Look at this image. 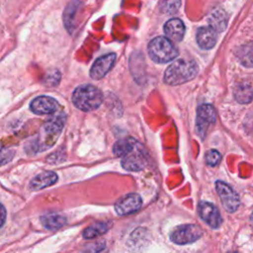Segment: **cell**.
Wrapping results in <instances>:
<instances>
[{
  "instance_id": "obj_20",
  "label": "cell",
  "mask_w": 253,
  "mask_h": 253,
  "mask_svg": "<svg viewBox=\"0 0 253 253\" xmlns=\"http://www.w3.org/2000/svg\"><path fill=\"white\" fill-rule=\"evenodd\" d=\"M234 98L241 104H247L253 99V89L248 84H239L234 90Z\"/></svg>"
},
{
  "instance_id": "obj_11",
  "label": "cell",
  "mask_w": 253,
  "mask_h": 253,
  "mask_svg": "<svg viewBox=\"0 0 253 253\" xmlns=\"http://www.w3.org/2000/svg\"><path fill=\"white\" fill-rule=\"evenodd\" d=\"M59 105L55 99L49 96H39L35 98L30 105L32 112L36 115H51L54 114Z\"/></svg>"
},
{
  "instance_id": "obj_2",
  "label": "cell",
  "mask_w": 253,
  "mask_h": 253,
  "mask_svg": "<svg viewBox=\"0 0 253 253\" xmlns=\"http://www.w3.org/2000/svg\"><path fill=\"white\" fill-rule=\"evenodd\" d=\"M195 61L178 59L169 65L164 73V82L169 85H179L193 79L198 73Z\"/></svg>"
},
{
  "instance_id": "obj_25",
  "label": "cell",
  "mask_w": 253,
  "mask_h": 253,
  "mask_svg": "<svg viewBox=\"0 0 253 253\" xmlns=\"http://www.w3.org/2000/svg\"><path fill=\"white\" fill-rule=\"evenodd\" d=\"M6 220V210L2 204H0V227L3 226Z\"/></svg>"
},
{
  "instance_id": "obj_15",
  "label": "cell",
  "mask_w": 253,
  "mask_h": 253,
  "mask_svg": "<svg viewBox=\"0 0 253 253\" xmlns=\"http://www.w3.org/2000/svg\"><path fill=\"white\" fill-rule=\"evenodd\" d=\"M197 42L204 49L212 48L216 42V32L210 26L202 27L197 32Z\"/></svg>"
},
{
  "instance_id": "obj_21",
  "label": "cell",
  "mask_w": 253,
  "mask_h": 253,
  "mask_svg": "<svg viewBox=\"0 0 253 253\" xmlns=\"http://www.w3.org/2000/svg\"><path fill=\"white\" fill-rule=\"evenodd\" d=\"M210 27L214 30L215 32H222L226 27V16L222 11L216 10L214 13H212L209 19Z\"/></svg>"
},
{
  "instance_id": "obj_17",
  "label": "cell",
  "mask_w": 253,
  "mask_h": 253,
  "mask_svg": "<svg viewBox=\"0 0 253 253\" xmlns=\"http://www.w3.org/2000/svg\"><path fill=\"white\" fill-rule=\"evenodd\" d=\"M111 225H112V223L108 222V221H100V222L93 223L84 229L83 237L85 239L96 238V237L106 233L110 229Z\"/></svg>"
},
{
  "instance_id": "obj_26",
  "label": "cell",
  "mask_w": 253,
  "mask_h": 253,
  "mask_svg": "<svg viewBox=\"0 0 253 253\" xmlns=\"http://www.w3.org/2000/svg\"><path fill=\"white\" fill-rule=\"evenodd\" d=\"M251 221H252V222H253V213H252V214H251Z\"/></svg>"
},
{
  "instance_id": "obj_23",
  "label": "cell",
  "mask_w": 253,
  "mask_h": 253,
  "mask_svg": "<svg viewBox=\"0 0 253 253\" xmlns=\"http://www.w3.org/2000/svg\"><path fill=\"white\" fill-rule=\"evenodd\" d=\"M13 156H14L13 149L0 145V166L10 162L12 160Z\"/></svg>"
},
{
  "instance_id": "obj_22",
  "label": "cell",
  "mask_w": 253,
  "mask_h": 253,
  "mask_svg": "<svg viewBox=\"0 0 253 253\" xmlns=\"http://www.w3.org/2000/svg\"><path fill=\"white\" fill-rule=\"evenodd\" d=\"M221 160L220 153L215 149H211L206 154V162L210 166H216Z\"/></svg>"
},
{
  "instance_id": "obj_16",
  "label": "cell",
  "mask_w": 253,
  "mask_h": 253,
  "mask_svg": "<svg viewBox=\"0 0 253 253\" xmlns=\"http://www.w3.org/2000/svg\"><path fill=\"white\" fill-rule=\"evenodd\" d=\"M236 56L242 65L253 68V42H246L239 46L236 51Z\"/></svg>"
},
{
  "instance_id": "obj_8",
  "label": "cell",
  "mask_w": 253,
  "mask_h": 253,
  "mask_svg": "<svg viewBox=\"0 0 253 253\" xmlns=\"http://www.w3.org/2000/svg\"><path fill=\"white\" fill-rule=\"evenodd\" d=\"M142 205V200L138 194L130 193L121 198L115 204V211L119 215H127L137 211Z\"/></svg>"
},
{
  "instance_id": "obj_12",
  "label": "cell",
  "mask_w": 253,
  "mask_h": 253,
  "mask_svg": "<svg viewBox=\"0 0 253 253\" xmlns=\"http://www.w3.org/2000/svg\"><path fill=\"white\" fill-rule=\"evenodd\" d=\"M115 60H116L115 53H109L97 58L90 69L91 78L95 80H99L103 78L113 67Z\"/></svg>"
},
{
  "instance_id": "obj_6",
  "label": "cell",
  "mask_w": 253,
  "mask_h": 253,
  "mask_svg": "<svg viewBox=\"0 0 253 253\" xmlns=\"http://www.w3.org/2000/svg\"><path fill=\"white\" fill-rule=\"evenodd\" d=\"M203 235V230L197 224H182L170 233V239L175 244L184 245L193 243Z\"/></svg>"
},
{
  "instance_id": "obj_3",
  "label": "cell",
  "mask_w": 253,
  "mask_h": 253,
  "mask_svg": "<svg viewBox=\"0 0 253 253\" xmlns=\"http://www.w3.org/2000/svg\"><path fill=\"white\" fill-rule=\"evenodd\" d=\"M103 101L102 92L91 84L78 86L72 94V103L74 106L84 112H90L98 109Z\"/></svg>"
},
{
  "instance_id": "obj_5",
  "label": "cell",
  "mask_w": 253,
  "mask_h": 253,
  "mask_svg": "<svg viewBox=\"0 0 253 253\" xmlns=\"http://www.w3.org/2000/svg\"><path fill=\"white\" fill-rule=\"evenodd\" d=\"M64 125V116L62 114L51 117L42 126V135L37 140V151H42L53 145L59 136Z\"/></svg>"
},
{
  "instance_id": "obj_24",
  "label": "cell",
  "mask_w": 253,
  "mask_h": 253,
  "mask_svg": "<svg viewBox=\"0 0 253 253\" xmlns=\"http://www.w3.org/2000/svg\"><path fill=\"white\" fill-rule=\"evenodd\" d=\"M59 78H60L59 72L57 70H54L52 72V75H50V73H46L44 77V81H45L44 83L45 85H48V86H54V85H57Z\"/></svg>"
},
{
  "instance_id": "obj_14",
  "label": "cell",
  "mask_w": 253,
  "mask_h": 253,
  "mask_svg": "<svg viewBox=\"0 0 253 253\" xmlns=\"http://www.w3.org/2000/svg\"><path fill=\"white\" fill-rule=\"evenodd\" d=\"M58 177L57 174L53 171H43L40 174H38L37 176H35L30 184H29V188L33 191H38V190H42L43 188L49 187L53 184L56 183Z\"/></svg>"
},
{
  "instance_id": "obj_9",
  "label": "cell",
  "mask_w": 253,
  "mask_h": 253,
  "mask_svg": "<svg viewBox=\"0 0 253 253\" xmlns=\"http://www.w3.org/2000/svg\"><path fill=\"white\" fill-rule=\"evenodd\" d=\"M200 217L211 228H218L221 224V215L216 207L209 202H200L198 206Z\"/></svg>"
},
{
  "instance_id": "obj_4",
  "label": "cell",
  "mask_w": 253,
  "mask_h": 253,
  "mask_svg": "<svg viewBox=\"0 0 253 253\" xmlns=\"http://www.w3.org/2000/svg\"><path fill=\"white\" fill-rule=\"evenodd\" d=\"M148 54L153 61L165 63L174 59L178 55V50L167 38L156 37L148 43Z\"/></svg>"
},
{
  "instance_id": "obj_13",
  "label": "cell",
  "mask_w": 253,
  "mask_h": 253,
  "mask_svg": "<svg viewBox=\"0 0 253 253\" xmlns=\"http://www.w3.org/2000/svg\"><path fill=\"white\" fill-rule=\"evenodd\" d=\"M164 33L168 40L172 42H181L185 34V26L180 19L173 18L166 22L164 25Z\"/></svg>"
},
{
  "instance_id": "obj_10",
  "label": "cell",
  "mask_w": 253,
  "mask_h": 253,
  "mask_svg": "<svg viewBox=\"0 0 253 253\" xmlns=\"http://www.w3.org/2000/svg\"><path fill=\"white\" fill-rule=\"evenodd\" d=\"M215 111L212 106L209 104H203L198 108L197 111V121L196 126L198 132L204 135L208 129V127L214 123L215 121Z\"/></svg>"
},
{
  "instance_id": "obj_19",
  "label": "cell",
  "mask_w": 253,
  "mask_h": 253,
  "mask_svg": "<svg viewBox=\"0 0 253 253\" xmlns=\"http://www.w3.org/2000/svg\"><path fill=\"white\" fill-rule=\"evenodd\" d=\"M146 241H147L146 230L143 228H137L129 236L127 245L131 250H134V249L139 250L146 246Z\"/></svg>"
},
{
  "instance_id": "obj_7",
  "label": "cell",
  "mask_w": 253,
  "mask_h": 253,
  "mask_svg": "<svg viewBox=\"0 0 253 253\" xmlns=\"http://www.w3.org/2000/svg\"><path fill=\"white\" fill-rule=\"evenodd\" d=\"M215 189L223 208L228 212H234L240 205V200L237 193L222 181H217L215 183Z\"/></svg>"
},
{
  "instance_id": "obj_18",
  "label": "cell",
  "mask_w": 253,
  "mask_h": 253,
  "mask_svg": "<svg viewBox=\"0 0 253 253\" xmlns=\"http://www.w3.org/2000/svg\"><path fill=\"white\" fill-rule=\"evenodd\" d=\"M41 222L44 228L54 230L60 228L66 223V217L58 213H48L41 217Z\"/></svg>"
},
{
  "instance_id": "obj_1",
  "label": "cell",
  "mask_w": 253,
  "mask_h": 253,
  "mask_svg": "<svg viewBox=\"0 0 253 253\" xmlns=\"http://www.w3.org/2000/svg\"><path fill=\"white\" fill-rule=\"evenodd\" d=\"M116 156L122 158V166L127 171H140L147 163L143 145L132 137L118 140L113 146Z\"/></svg>"
}]
</instances>
